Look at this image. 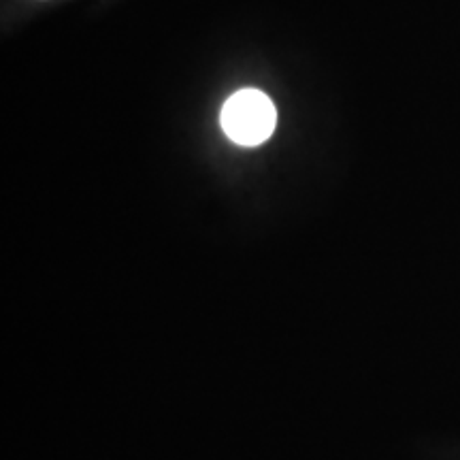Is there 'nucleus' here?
Masks as SVG:
<instances>
[{
	"label": "nucleus",
	"mask_w": 460,
	"mask_h": 460,
	"mask_svg": "<svg viewBox=\"0 0 460 460\" xmlns=\"http://www.w3.org/2000/svg\"><path fill=\"white\" fill-rule=\"evenodd\" d=\"M220 122L230 141L243 147H256L271 139L278 111L264 92L239 90L224 105Z\"/></svg>",
	"instance_id": "f257e3e1"
}]
</instances>
